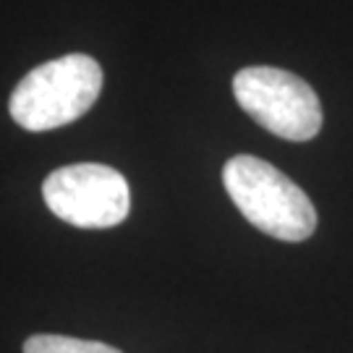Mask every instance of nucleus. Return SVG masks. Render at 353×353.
<instances>
[{
	"instance_id": "1",
	"label": "nucleus",
	"mask_w": 353,
	"mask_h": 353,
	"mask_svg": "<svg viewBox=\"0 0 353 353\" xmlns=\"http://www.w3.org/2000/svg\"><path fill=\"white\" fill-rule=\"evenodd\" d=\"M223 183L239 212L267 236L299 243L316 230L312 199L275 165L254 154H236L223 168Z\"/></svg>"
},
{
	"instance_id": "2",
	"label": "nucleus",
	"mask_w": 353,
	"mask_h": 353,
	"mask_svg": "<svg viewBox=\"0 0 353 353\" xmlns=\"http://www.w3.org/2000/svg\"><path fill=\"white\" fill-rule=\"evenodd\" d=\"M100 92V63L92 55L71 52L29 71L13 89L8 110L26 131H50L79 121Z\"/></svg>"
},
{
	"instance_id": "3",
	"label": "nucleus",
	"mask_w": 353,
	"mask_h": 353,
	"mask_svg": "<svg viewBox=\"0 0 353 353\" xmlns=\"http://www.w3.org/2000/svg\"><path fill=\"white\" fill-rule=\"evenodd\" d=\"M236 102L262 128L285 141H309L322 131V105L301 76L275 65H249L233 76Z\"/></svg>"
},
{
	"instance_id": "4",
	"label": "nucleus",
	"mask_w": 353,
	"mask_h": 353,
	"mask_svg": "<svg viewBox=\"0 0 353 353\" xmlns=\"http://www.w3.org/2000/svg\"><path fill=\"white\" fill-rule=\"evenodd\" d=\"M42 199L55 217L76 228L100 230L121 225L131 210L126 178L100 163L65 165L42 183Z\"/></svg>"
},
{
	"instance_id": "5",
	"label": "nucleus",
	"mask_w": 353,
	"mask_h": 353,
	"mask_svg": "<svg viewBox=\"0 0 353 353\" xmlns=\"http://www.w3.org/2000/svg\"><path fill=\"white\" fill-rule=\"evenodd\" d=\"M24 353H123L100 341H81L68 335H32L24 343Z\"/></svg>"
}]
</instances>
